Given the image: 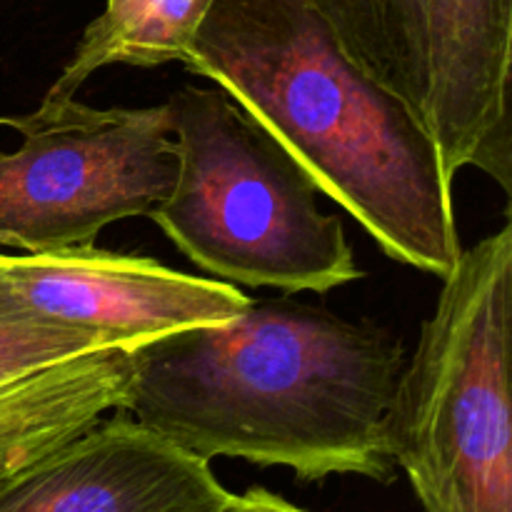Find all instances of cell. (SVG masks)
I'll return each instance as SVG.
<instances>
[{
	"instance_id": "6da1fadb",
	"label": "cell",
	"mask_w": 512,
	"mask_h": 512,
	"mask_svg": "<svg viewBox=\"0 0 512 512\" xmlns=\"http://www.w3.org/2000/svg\"><path fill=\"white\" fill-rule=\"evenodd\" d=\"M123 413L203 460L390 483L388 420L405 368L388 330L295 300L128 350Z\"/></svg>"
},
{
	"instance_id": "7a4b0ae2",
	"label": "cell",
	"mask_w": 512,
	"mask_h": 512,
	"mask_svg": "<svg viewBox=\"0 0 512 512\" xmlns=\"http://www.w3.org/2000/svg\"><path fill=\"white\" fill-rule=\"evenodd\" d=\"M183 65L213 80L388 258L458 263L453 180L428 125L353 63L308 0H215Z\"/></svg>"
},
{
	"instance_id": "3957f363",
	"label": "cell",
	"mask_w": 512,
	"mask_h": 512,
	"mask_svg": "<svg viewBox=\"0 0 512 512\" xmlns=\"http://www.w3.org/2000/svg\"><path fill=\"white\" fill-rule=\"evenodd\" d=\"M178 173L150 220L215 280L330 293L363 278L313 180L218 85L168 100Z\"/></svg>"
},
{
	"instance_id": "277c9868",
	"label": "cell",
	"mask_w": 512,
	"mask_h": 512,
	"mask_svg": "<svg viewBox=\"0 0 512 512\" xmlns=\"http://www.w3.org/2000/svg\"><path fill=\"white\" fill-rule=\"evenodd\" d=\"M510 323L505 223L443 278L390 408V455L425 512H512Z\"/></svg>"
},
{
	"instance_id": "5b68a950",
	"label": "cell",
	"mask_w": 512,
	"mask_h": 512,
	"mask_svg": "<svg viewBox=\"0 0 512 512\" xmlns=\"http://www.w3.org/2000/svg\"><path fill=\"white\" fill-rule=\"evenodd\" d=\"M20 148L0 153V245L20 253L90 245L118 220L148 215L178 173L168 103L93 108L43 98L0 115Z\"/></svg>"
},
{
	"instance_id": "8992f818",
	"label": "cell",
	"mask_w": 512,
	"mask_h": 512,
	"mask_svg": "<svg viewBox=\"0 0 512 512\" xmlns=\"http://www.w3.org/2000/svg\"><path fill=\"white\" fill-rule=\"evenodd\" d=\"M253 300L233 283L90 245L0 253V308L133 350L160 335L218 325Z\"/></svg>"
},
{
	"instance_id": "52a82bcc",
	"label": "cell",
	"mask_w": 512,
	"mask_h": 512,
	"mask_svg": "<svg viewBox=\"0 0 512 512\" xmlns=\"http://www.w3.org/2000/svg\"><path fill=\"white\" fill-rule=\"evenodd\" d=\"M115 413L20 470L0 512H218L233 498L208 460Z\"/></svg>"
},
{
	"instance_id": "ba28073f",
	"label": "cell",
	"mask_w": 512,
	"mask_h": 512,
	"mask_svg": "<svg viewBox=\"0 0 512 512\" xmlns=\"http://www.w3.org/2000/svg\"><path fill=\"white\" fill-rule=\"evenodd\" d=\"M512 0H430L428 130L445 175L512 190Z\"/></svg>"
},
{
	"instance_id": "9c48e42d",
	"label": "cell",
	"mask_w": 512,
	"mask_h": 512,
	"mask_svg": "<svg viewBox=\"0 0 512 512\" xmlns=\"http://www.w3.org/2000/svg\"><path fill=\"white\" fill-rule=\"evenodd\" d=\"M128 383V350L108 348L0 385V480L123 408Z\"/></svg>"
},
{
	"instance_id": "30bf717a",
	"label": "cell",
	"mask_w": 512,
	"mask_h": 512,
	"mask_svg": "<svg viewBox=\"0 0 512 512\" xmlns=\"http://www.w3.org/2000/svg\"><path fill=\"white\" fill-rule=\"evenodd\" d=\"M355 65L428 125L430 0H308Z\"/></svg>"
},
{
	"instance_id": "8fae6325",
	"label": "cell",
	"mask_w": 512,
	"mask_h": 512,
	"mask_svg": "<svg viewBox=\"0 0 512 512\" xmlns=\"http://www.w3.org/2000/svg\"><path fill=\"white\" fill-rule=\"evenodd\" d=\"M215 0H105L85 25L73 55L45 98H75L90 75L108 65L183 63L195 33Z\"/></svg>"
},
{
	"instance_id": "7c38bea8",
	"label": "cell",
	"mask_w": 512,
	"mask_h": 512,
	"mask_svg": "<svg viewBox=\"0 0 512 512\" xmlns=\"http://www.w3.org/2000/svg\"><path fill=\"white\" fill-rule=\"evenodd\" d=\"M108 348L103 340L80 330L38 323L0 308V385L53 368L75 355Z\"/></svg>"
},
{
	"instance_id": "4fadbf2b",
	"label": "cell",
	"mask_w": 512,
	"mask_h": 512,
	"mask_svg": "<svg viewBox=\"0 0 512 512\" xmlns=\"http://www.w3.org/2000/svg\"><path fill=\"white\" fill-rule=\"evenodd\" d=\"M218 512H305L290 500L270 493L265 488H250L243 495H235Z\"/></svg>"
},
{
	"instance_id": "5bb4252c",
	"label": "cell",
	"mask_w": 512,
	"mask_h": 512,
	"mask_svg": "<svg viewBox=\"0 0 512 512\" xmlns=\"http://www.w3.org/2000/svg\"><path fill=\"white\" fill-rule=\"evenodd\" d=\"M13 478H15V475H13ZM13 478H8V480H0V488H3V485H8L10 480H13Z\"/></svg>"
}]
</instances>
